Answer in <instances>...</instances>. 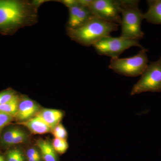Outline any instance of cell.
<instances>
[{"mask_svg":"<svg viewBox=\"0 0 161 161\" xmlns=\"http://www.w3.org/2000/svg\"><path fill=\"white\" fill-rule=\"evenodd\" d=\"M39 7L34 1L0 0V34L13 35L37 23Z\"/></svg>","mask_w":161,"mask_h":161,"instance_id":"1","label":"cell"},{"mask_svg":"<svg viewBox=\"0 0 161 161\" xmlns=\"http://www.w3.org/2000/svg\"><path fill=\"white\" fill-rule=\"evenodd\" d=\"M119 26V24L93 16L78 28L66 29L67 34L72 40L82 46H93L101 39L118 30Z\"/></svg>","mask_w":161,"mask_h":161,"instance_id":"2","label":"cell"},{"mask_svg":"<svg viewBox=\"0 0 161 161\" xmlns=\"http://www.w3.org/2000/svg\"><path fill=\"white\" fill-rule=\"evenodd\" d=\"M121 33L120 36L126 39L139 40L144 37L141 28L144 14L139 8V1L120 0Z\"/></svg>","mask_w":161,"mask_h":161,"instance_id":"3","label":"cell"},{"mask_svg":"<svg viewBox=\"0 0 161 161\" xmlns=\"http://www.w3.org/2000/svg\"><path fill=\"white\" fill-rule=\"evenodd\" d=\"M146 48L141 49L137 54L125 58H111L109 68L115 73L127 77H136L142 75L148 65Z\"/></svg>","mask_w":161,"mask_h":161,"instance_id":"4","label":"cell"},{"mask_svg":"<svg viewBox=\"0 0 161 161\" xmlns=\"http://www.w3.org/2000/svg\"><path fill=\"white\" fill-rule=\"evenodd\" d=\"M146 92H161V57L151 62L132 87L131 95Z\"/></svg>","mask_w":161,"mask_h":161,"instance_id":"5","label":"cell"},{"mask_svg":"<svg viewBox=\"0 0 161 161\" xmlns=\"http://www.w3.org/2000/svg\"><path fill=\"white\" fill-rule=\"evenodd\" d=\"M98 54L108 56L111 58H119L126 50L132 47L143 48L137 40H130L119 36H107L101 39L92 46Z\"/></svg>","mask_w":161,"mask_h":161,"instance_id":"6","label":"cell"},{"mask_svg":"<svg viewBox=\"0 0 161 161\" xmlns=\"http://www.w3.org/2000/svg\"><path fill=\"white\" fill-rule=\"evenodd\" d=\"M88 8L94 16L120 25V0H92Z\"/></svg>","mask_w":161,"mask_h":161,"instance_id":"7","label":"cell"},{"mask_svg":"<svg viewBox=\"0 0 161 161\" xmlns=\"http://www.w3.org/2000/svg\"><path fill=\"white\" fill-rule=\"evenodd\" d=\"M40 104L25 95H20L19 106L14 119L23 122L35 117L41 110Z\"/></svg>","mask_w":161,"mask_h":161,"instance_id":"8","label":"cell"},{"mask_svg":"<svg viewBox=\"0 0 161 161\" xmlns=\"http://www.w3.org/2000/svg\"><path fill=\"white\" fill-rule=\"evenodd\" d=\"M69 17L67 23L66 29H75L81 26L94 16L88 7L80 4L69 9Z\"/></svg>","mask_w":161,"mask_h":161,"instance_id":"9","label":"cell"},{"mask_svg":"<svg viewBox=\"0 0 161 161\" xmlns=\"http://www.w3.org/2000/svg\"><path fill=\"white\" fill-rule=\"evenodd\" d=\"M26 127L31 134L43 135L51 133L52 130L40 117L36 115L28 120L18 123Z\"/></svg>","mask_w":161,"mask_h":161,"instance_id":"10","label":"cell"},{"mask_svg":"<svg viewBox=\"0 0 161 161\" xmlns=\"http://www.w3.org/2000/svg\"><path fill=\"white\" fill-rule=\"evenodd\" d=\"M36 115L42 119L53 130L58 124L60 123L64 113L60 110L41 108Z\"/></svg>","mask_w":161,"mask_h":161,"instance_id":"11","label":"cell"},{"mask_svg":"<svg viewBox=\"0 0 161 161\" xmlns=\"http://www.w3.org/2000/svg\"><path fill=\"white\" fill-rule=\"evenodd\" d=\"M147 3L149 8L144 14V19L152 24H161V0H149Z\"/></svg>","mask_w":161,"mask_h":161,"instance_id":"12","label":"cell"},{"mask_svg":"<svg viewBox=\"0 0 161 161\" xmlns=\"http://www.w3.org/2000/svg\"><path fill=\"white\" fill-rule=\"evenodd\" d=\"M43 161H60L58 154L52 146L51 142L47 140L39 139L36 142Z\"/></svg>","mask_w":161,"mask_h":161,"instance_id":"13","label":"cell"},{"mask_svg":"<svg viewBox=\"0 0 161 161\" xmlns=\"http://www.w3.org/2000/svg\"><path fill=\"white\" fill-rule=\"evenodd\" d=\"M4 156L6 161H26L25 150L18 147L9 149Z\"/></svg>","mask_w":161,"mask_h":161,"instance_id":"14","label":"cell"},{"mask_svg":"<svg viewBox=\"0 0 161 161\" xmlns=\"http://www.w3.org/2000/svg\"><path fill=\"white\" fill-rule=\"evenodd\" d=\"M21 129L18 127H12L3 132L1 136V143L6 147H11L13 141Z\"/></svg>","mask_w":161,"mask_h":161,"instance_id":"15","label":"cell"},{"mask_svg":"<svg viewBox=\"0 0 161 161\" xmlns=\"http://www.w3.org/2000/svg\"><path fill=\"white\" fill-rule=\"evenodd\" d=\"M19 98L20 95H18L12 100L0 106V111L11 115L14 118L18 111Z\"/></svg>","mask_w":161,"mask_h":161,"instance_id":"16","label":"cell"},{"mask_svg":"<svg viewBox=\"0 0 161 161\" xmlns=\"http://www.w3.org/2000/svg\"><path fill=\"white\" fill-rule=\"evenodd\" d=\"M51 143L55 151L60 155H62L65 153L69 147L67 140L54 138Z\"/></svg>","mask_w":161,"mask_h":161,"instance_id":"17","label":"cell"},{"mask_svg":"<svg viewBox=\"0 0 161 161\" xmlns=\"http://www.w3.org/2000/svg\"><path fill=\"white\" fill-rule=\"evenodd\" d=\"M26 161H43L39 148L31 147L25 150Z\"/></svg>","mask_w":161,"mask_h":161,"instance_id":"18","label":"cell"},{"mask_svg":"<svg viewBox=\"0 0 161 161\" xmlns=\"http://www.w3.org/2000/svg\"><path fill=\"white\" fill-rule=\"evenodd\" d=\"M18 95L17 92L11 88L0 92V106L12 100Z\"/></svg>","mask_w":161,"mask_h":161,"instance_id":"19","label":"cell"},{"mask_svg":"<svg viewBox=\"0 0 161 161\" xmlns=\"http://www.w3.org/2000/svg\"><path fill=\"white\" fill-rule=\"evenodd\" d=\"M54 138L67 139L68 133L65 127L61 123L58 124V125L52 130L51 132Z\"/></svg>","mask_w":161,"mask_h":161,"instance_id":"20","label":"cell"},{"mask_svg":"<svg viewBox=\"0 0 161 161\" xmlns=\"http://www.w3.org/2000/svg\"><path fill=\"white\" fill-rule=\"evenodd\" d=\"M28 139H29L28 133L25 130L21 129L13 141L11 146L24 143L27 142Z\"/></svg>","mask_w":161,"mask_h":161,"instance_id":"21","label":"cell"},{"mask_svg":"<svg viewBox=\"0 0 161 161\" xmlns=\"http://www.w3.org/2000/svg\"><path fill=\"white\" fill-rule=\"evenodd\" d=\"M13 116L0 111V132L14 120Z\"/></svg>","mask_w":161,"mask_h":161,"instance_id":"22","label":"cell"},{"mask_svg":"<svg viewBox=\"0 0 161 161\" xmlns=\"http://www.w3.org/2000/svg\"><path fill=\"white\" fill-rule=\"evenodd\" d=\"M57 2H59L62 3L69 9L73 6L80 4L79 0H61V1H58Z\"/></svg>","mask_w":161,"mask_h":161,"instance_id":"23","label":"cell"},{"mask_svg":"<svg viewBox=\"0 0 161 161\" xmlns=\"http://www.w3.org/2000/svg\"><path fill=\"white\" fill-rule=\"evenodd\" d=\"M0 161H6L5 156L0 154Z\"/></svg>","mask_w":161,"mask_h":161,"instance_id":"24","label":"cell"}]
</instances>
